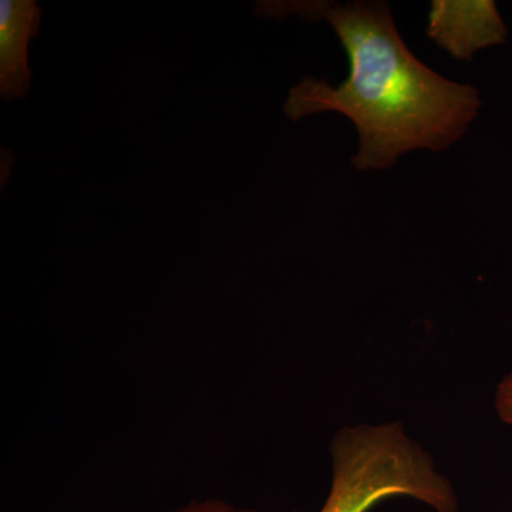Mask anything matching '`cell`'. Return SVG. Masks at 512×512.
<instances>
[{"label":"cell","instance_id":"1","mask_svg":"<svg viewBox=\"0 0 512 512\" xmlns=\"http://www.w3.org/2000/svg\"><path fill=\"white\" fill-rule=\"evenodd\" d=\"M266 18L326 20L348 53L350 73L338 87L312 76L289 90L293 121L336 111L355 123L357 170H384L412 150L439 153L457 143L480 111L471 84L447 80L420 62L397 32L386 2H259Z\"/></svg>","mask_w":512,"mask_h":512},{"label":"cell","instance_id":"2","mask_svg":"<svg viewBox=\"0 0 512 512\" xmlns=\"http://www.w3.org/2000/svg\"><path fill=\"white\" fill-rule=\"evenodd\" d=\"M332 483L319 512H369L390 498H412L457 512L454 485L400 421L343 427L330 444Z\"/></svg>","mask_w":512,"mask_h":512},{"label":"cell","instance_id":"3","mask_svg":"<svg viewBox=\"0 0 512 512\" xmlns=\"http://www.w3.org/2000/svg\"><path fill=\"white\" fill-rule=\"evenodd\" d=\"M427 36L454 59L470 62L478 50L504 43L507 28L493 0H434Z\"/></svg>","mask_w":512,"mask_h":512},{"label":"cell","instance_id":"4","mask_svg":"<svg viewBox=\"0 0 512 512\" xmlns=\"http://www.w3.org/2000/svg\"><path fill=\"white\" fill-rule=\"evenodd\" d=\"M42 9L35 0L0 2V97L23 99L30 92L29 43L39 33Z\"/></svg>","mask_w":512,"mask_h":512},{"label":"cell","instance_id":"5","mask_svg":"<svg viewBox=\"0 0 512 512\" xmlns=\"http://www.w3.org/2000/svg\"><path fill=\"white\" fill-rule=\"evenodd\" d=\"M495 410L505 424L512 427V370L498 383L495 392Z\"/></svg>","mask_w":512,"mask_h":512},{"label":"cell","instance_id":"6","mask_svg":"<svg viewBox=\"0 0 512 512\" xmlns=\"http://www.w3.org/2000/svg\"><path fill=\"white\" fill-rule=\"evenodd\" d=\"M170 512H258L249 508H238L222 500H195ZM296 512V511H292Z\"/></svg>","mask_w":512,"mask_h":512}]
</instances>
